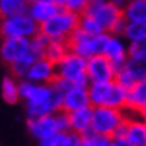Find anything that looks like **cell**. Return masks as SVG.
Here are the masks:
<instances>
[{
    "label": "cell",
    "instance_id": "6da1fadb",
    "mask_svg": "<svg viewBox=\"0 0 146 146\" xmlns=\"http://www.w3.org/2000/svg\"><path fill=\"white\" fill-rule=\"evenodd\" d=\"M19 100L25 104L27 119L55 115L61 110V94L52 85H39L23 79L19 81Z\"/></svg>",
    "mask_w": 146,
    "mask_h": 146
},
{
    "label": "cell",
    "instance_id": "7a4b0ae2",
    "mask_svg": "<svg viewBox=\"0 0 146 146\" xmlns=\"http://www.w3.org/2000/svg\"><path fill=\"white\" fill-rule=\"evenodd\" d=\"M88 98L91 108H110L124 110L127 102V91L115 81L96 82L88 85Z\"/></svg>",
    "mask_w": 146,
    "mask_h": 146
},
{
    "label": "cell",
    "instance_id": "3957f363",
    "mask_svg": "<svg viewBox=\"0 0 146 146\" xmlns=\"http://www.w3.org/2000/svg\"><path fill=\"white\" fill-rule=\"evenodd\" d=\"M78 18L79 15H75L66 9H60L49 21H46L39 27V31L45 35L49 40L67 42L70 35L78 27Z\"/></svg>",
    "mask_w": 146,
    "mask_h": 146
},
{
    "label": "cell",
    "instance_id": "277c9868",
    "mask_svg": "<svg viewBox=\"0 0 146 146\" xmlns=\"http://www.w3.org/2000/svg\"><path fill=\"white\" fill-rule=\"evenodd\" d=\"M57 78L70 82L73 87L88 88L90 81L87 78V60L73 52H69L58 64H55Z\"/></svg>",
    "mask_w": 146,
    "mask_h": 146
},
{
    "label": "cell",
    "instance_id": "5b68a950",
    "mask_svg": "<svg viewBox=\"0 0 146 146\" xmlns=\"http://www.w3.org/2000/svg\"><path fill=\"white\" fill-rule=\"evenodd\" d=\"M109 33H102L98 36H87L81 30H75L67 39L69 51L88 60L94 55H103V48Z\"/></svg>",
    "mask_w": 146,
    "mask_h": 146
},
{
    "label": "cell",
    "instance_id": "8992f818",
    "mask_svg": "<svg viewBox=\"0 0 146 146\" xmlns=\"http://www.w3.org/2000/svg\"><path fill=\"white\" fill-rule=\"evenodd\" d=\"M124 110L110 108H92L91 115V133L97 136L112 137L116 127L125 119Z\"/></svg>",
    "mask_w": 146,
    "mask_h": 146
},
{
    "label": "cell",
    "instance_id": "52a82bcc",
    "mask_svg": "<svg viewBox=\"0 0 146 146\" xmlns=\"http://www.w3.org/2000/svg\"><path fill=\"white\" fill-rule=\"evenodd\" d=\"M39 33V25L29 17V14H19L9 18H2L0 23V35L3 39L18 37L30 39Z\"/></svg>",
    "mask_w": 146,
    "mask_h": 146
},
{
    "label": "cell",
    "instance_id": "ba28073f",
    "mask_svg": "<svg viewBox=\"0 0 146 146\" xmlns=\"http://www.w3.org/2000/svg\"><path fill=\"white\" fill-rule=\"evenodd\" d=\"M84 14L94 18L104 33H110L113 25L122 18V9L115 6L110 0H97L88 3Z\"/></svg>",
    "mask_w": 146,
    "mask_h": 146
},
{
    "label": "cell",
    "instance_id": "9c48e42d",
    "mask_svg": "<svg viewBox=\"0 0 146 146\" xmlns=\"http://www.w3.org/2000/svg\"><path fill=\"white\" fill-rule=\"evenodd\" d=\"M30 54V40L29 39L8 37L0 43V58L11 67L12 64L18 63L19 60L25 58Z\"/></svg>",
    "mask_w": 146,
    "mask_h": 146
},
{
    "label": "cell",
    "instance_id": "30bf717a",
    "mask_svg": "<svg viewBox=\"0 0 146 146\" xmlns=\"http://www.w3.org/2000/svg\"><path fill=\"white\" fill-rule=\"evenodd\" d=\"M103 55L110 61L112 69L115 70V73L121 70L128 60L127 45L122 40V37L115 35H108V39H106V43L103 48Z\"/></svg>",
    "mask_w": 146,
    "mask_h": 146
},
{
    "label": "cell",
    "instance_id": "8fae6325",
    "mask_svg": "<svg viewBox=\"0 0 146 146\" xmlns=\"http://www.w3.org/2000/svg\"><path fill=\"white\" fill-rule=\"evenodd\" d=\"M87 78L90 84L113 81L115 70L104 55H94L87 60Z\"/></svg>",
    "mask_w": 146,
    "mask_h": 146
},
{
    "label": "cell",
    "instance_id": "7c38bea8",
    "mask_svg": "<svg viewBox=\"0 0 146 146\" xmlns=\"http://www.w3.org/2000/svg\"><path fill=\"white\" fill-rule=\"evenodd\" d=\"M55 78H57L55 64L49 63L46 58H37L36 61H33L30 69L25 73L24 81L39 85H51L55 81Z\"/></svg>",
    "mask_w": 146,
    "mask_h": 146
},
{
    "label": "cell",
    "instance_id": "4fadbf2b",
    "mask_svg": "<svg viewBox=\"0 0 146 146\" xmlns=\"http://www.w3.org/2000/svg\"><path fill=\"white\" fill-rule=\"evenodd\" d=\"M27 128L30 131V134L37 142L49 139L52 136H55L57 133H60L55 115H46L36 119H27Z\"/></svg>",
    "mask_w": 146,
    "mask_h": 146
},
{
    "label": "cell",
    "instance_id": "5bb4252c",
    "mask_svg": "<svg viewBox=\"0 0 146 146\" xmlns=\"http://www.w3.org/2000/svg\"><path fill=\"white\" fill-rule=\"evenodd\" d=\"M90 98H88V91L87 88H79V87H72L61 94V110L66 113L75 112L84 108H90Z\"/></svg>",
    "mask_w": 146,
    "mask_h": 146
},
{
    "label": "cell",
    "instance_id": "9a60e30c",
    "mask_svg": "<svg viewBox=\"0 0 146 146\" xmlns=\"http://www.w3.org/2000/svg\"><path fill=\"white\" fill-rule=\"evenodd\" d=\"M69 115V124H70V133H75L78 136H87L91 133V115L92 108H84L75 112H70Z\"/></svg>",
    "mask_w": 146,
    "mask_h": 146
},
{
    "label": "cell",
    "instance_id": "2e32d148",
    "mask_svg": "<svg viewBox=\"0 0 146 146\" xmlns=\"http://www.w3.org/2000/svg\"><path fill=\"white\" fill-rule=\"evenodd\" d=\"M58 11L60 8H57L52 2H36V3H29L27 14L40 27L42 24L49 21Z\"/></svg>",
    "mask_w": 146,
    "mask_h": 146
},
{
    "label": "cell",
    "instance_id": "e0dca14e",
    "mask_svg": "<svg viewBox=\"0 0 146 146\" xmlns=\"http://www.w3.org/2000/svg\"><path fill=\"white\" fill-rule=\"evenodd\" d=\"M145 108H146V78L136 82L133 85V88L127 91V102H125V109L134 112V113H137L139 110Z\"/></svg>",
    "mask_w": 146,
    "mask_h": 146
},
{
    "label": "cell",
    "instance_id": "ac0fdd59",
    "mask_svg": "<svg viewBox=\"0 0 146 146\" xmlns=\"http://www.w3.org/2000/svg\"><path fill=\"white\" fill-rule=\"evenodd\" d=\"M128 118L127 133H125V140L130 146H146V124H143L139 118Z\"/></svg>",
    "mask_w": 146,
    "mask_h": 146
},
{
    "label": "cell",
    "instance_id": "d6986e66",
    "mask_svg": "<svg viewBox=\"0 0 146 146\" xmlns=\"http://www.w3.org/2000/svg\"><path fill=\"white\" fill-rule=\"evenodd\" d=\"M122 17L127 23L146 24V2L145 0H130L122 9Z\"/></svg>",
    "mask_w": 146,
    "mask_h": 146
},
{
    "label": "cell",
    "instance_id": "ffe728a7",
    "mask_svg": "<svg viewBox=\"0 0 146 146\" xmlns=\"http://www.w3.org/2000/svg\"><path fill=\"white\" fill-rule=\"evenodd\" d=\"M2 98L8 104H17L19 102V81L14 76H5L2 85Z\"/></svg>",
    "mask_w": 146,
    "mask_h": 146
},
{
    "label": "cell",
    "instance_id": "44dd1931",
    "mask_svg": "<svg viewBox=\"0 0 146 146\" xmlns=\"http://www.w3.org/2000/svg\"><path fill=\"white\" fill-rule=\"evenodd\" d=\"M69 46L67 42H58V40H49L48 46L45 49L43 58H46L52 64H58L61 60L69 54Z\"/></svg>",
    "mask_w": 146,
    "mask_h": 146
},
{
    "label": "cell",
    "instance_id": "7402d4cb",
    "mask_svg": "<svg viewBox=\"0 0 146 146\" xmlns=\"http://www.w3.org/2000/svg\"><path fill=\"white\" fill-rule=\"evenodd\" d=\"M27 0H0V17L9 18L19 14H27Z\"/></svg>",
    "mask_w": 146,
    "mask_h": 146
},
{
    "label": "cell",
    "instance_id": "603a6c76",
    "mask_svg": "<svg viewBox=\"0 0 146 146\" xmlns=\"http://www.w3.org/2000/svg\"><path fill=\"white\" fill-rule=\"evenodd\" d=\"M78 30H81L84 35L87 36H98L102 35V33H104L102 30V27L97 24V21L92 17H90L88 14H82L79 15L78 18Z\"/></svg>",
    "mask_w": 146,
    "mask_h": 146
},
{
    "label": "cell",
    "instance_id": "cb8c5ba5",
    "mask_svg": "<svg viewBox=\"0 0 146 146\" xmlns=\"http://www.w3.org/2000/svg\"><path fill=\"white\" fill-rule=\"evenodd\" d=\"M127 57L133 61L146 63V39L137 42H130L127 45Z\"/></svg>",
    "mask_w": 146,
    "mask_h": 146
},
{
    "label": "cell",
    "instance_id": "d4e9b609",
    "mask_svg": "<svg viewBox=\"0 0 146 146\" xmlns=\"http://www.w3.org/2000/svg\"><path fill=\"white\" fill-rule=\"evenodd\" d=\"M48 43H49V39L39 31L35 37L30 39V54L35 58H43V54H45V49L48 46Z\"/></svg>",
    "mask_w": 146,
    "mask_h": 146
},
{
    "label": "cell",
    "instance_id": "484cf974",
    "mask_svg": "<svg viewBox=\"0 0 146 146\" xmlns=\"http://www.w3.org/2000/svg\"><path fill=\"white\" fill-rule=\"evenodd\" d=\"M124 37L130 42H137L146 39V24L139 23H127V27L124 31Z\"/></svg>",
    "mask_w": 146,
    "mask_h": 146
},
{
    "label": "cell",
    "instance_id": "4316f807",
    "mask_svg": "<svg viewBox=\"0 0 146 146\" xmlns=\"http://www.w3.org/2000/svg\"><path fill=\"white\" fill-rule=\"evenodd\" d=\"M37 58H35L31 54H29L25 58L19 60L18 63L12 64L11 66V72H12V76L14 78H19L23 81V79L25 78V73H27V70L30 69V66L33 64V61H36Z\"/></svg>",
    "mask_w": 146,
    "mask_h": 146
},
{
    "label": "cell",
    "instance_id": "83f0119b",
    "mask_svg": "<svg viewBox=\"0 0 146 146\" xmlns=\"http://www.w3.org/2000/svg\"><path fill=\"white\" fill-rule=\"evenodd\" d=\"M146 63H139V61H133V60H127V63H125V69H127L133 78L136 79V81H142V79L146 78Z\"/></svg>",
    "mask_w": 146,
    "mask_h": 146
},
{
    "label": "cell",
    "instance_id": "f1b7e54d",
    "mask_svg": "<svg viewBox=\"0 0 146 146\" xmlns=\"http://www.w3.org/2000/svg\"><path fill=\"white\" fill-rule=\"evenodd\" d=\"M87 6H88L87 0H64L63 9L69 11L75 15H82L87 9Z\"/></svg>",
    "mask_w": 146,
    "mask_h": 146
},
{
    "label": "cell",
    "instance_id": "f546056e",
    "mask_svg": "<svg viewBox=\"0 0 146 146\" xmlns=\"http://www.w3.org/2000/svg\"><path fill=\"white\" fill-rule=\"evenodd\" d=\"M88 140L90 146H109L110 145V137L106 136H97L94 133H88L87 136H82Z\"/></svg>",
    "mask_w": 146,
    "mask_h": 146
},
{
    "label": "cell",
    "instance_id": "4dcf8cb0",
    "mask_svg": "<svg viewBox=\"0 0 146 146\" xmlns=\"http://www.w3.org/2000/svg\"><path fill=\"white\" fill-rule=\"evenodd\" d=\"M57 119V125H58V131L60 133H70V124H69V115L66 112L60 110L55 113Z\"/></svg>",
    "mask_w": 146,
    "mask_h": 146
},
{
    "label": "cell",
    "instance_id": "1f68e13d",
    "mask_svg": "<svg viewBox=\"0 0 146 146\" xmlns=\"http://www.w3.org/2000/svg\"><path fill=\"white\" fill-rule=\"evenodd\" d=\"M63 137H64V133H57L55 136H52L49 139L40 140L39 142V146H61Z\"/></svg>",
    "mask_w": 146,
    "mask_h": 146
},
{
    "label": "cell",
    "instance_id": "d6a6232c",
    "mask_svg": "<svg viewBox=\"0 0 146 146\" xmlns=\"http://www.w3.org/2000/svg\"><path fill=\"white\" fill-rule=\"evenodd\" d=\"M81 142V136L75 134V133H64L61 146H78Z\"/></svg>",
    "mask_w": 146,
    "mask_h": 146
},
{
    "label": "cell",
    "instance_id": "836d02e7",
    "mask_svg": "<svg viewBox=\"0 0 146 146\" xmlns=\"http://www.w3.org/2000/svg\"><path fill=\"white\" fill-rule=\"evenodd\" d=\"M127 125H128V118L125 116V119L116 127L110 139H125V133H127Z\"/></svg>",
    "mask_w": 146,
    "mask_h": 146
},
{
    "label": "cell",
    "instance_id": "e575fe53",
    "mask_svg": "<svg viewBox=\"0 0 146 146\" xmlns=\"http://www.w3.org/2000/svg\"><path fill=\"white\" fill-rule=\"evenodd\" d=\"M125 27H127V21L124 19V17L119 19V21L113 25V29H112V31L109 33V35H115V36H124V31H125Z\"/></svg>",
    "mask_w": 146,
    "mask_h": 146
},
{
    "label": "cell",
    "instance_id": "d590c367",
    "mask_svg": "<svg viewBox=\"0 0 146 146\" xmlns=\"http://www.w3.org/2000/svg\"><path fill=\"white\" fill-rule=\"evenodd\" d=\"M109 146H130V143L125 139H110Z\"/></svg>",
    "mask_w": 146,
    "mask_h": 146
},
{
    "label": "cell",
    "instance_id": "8d00e7d4",
    "mask_svg": "<svg viewBox=\"0 0 146 146\" xmlns=\"http://www.w3.org/2000/svg\"><path fill=\"white\" fill-rule=\"evenodd\" d=\"M137 118L140 119V121L143 122V124H146V108L145 109H142V110H139L137 112Z\"/></svg>",
    "mask_w": 146,
    "mask_h": 146
},
{
    "label": "cell",
    "instance_id": "74e56055",
    "mask_svg": "<svg viewBox=\"0 0 146 146\" xmlns=\"http://www.w3.org/2000/svg\"><path fill=\"white\" fill-rule=\"evenodd\" d=\"M52 3H54L57 8H60V9H63V6H64V0H51Z\"/></svg>",
    "mask_w": 146,
    "mask_h": 146
},
{
    "label": "cell",
    "instance_id": "f35d334b",
    "mask_svg": "<svg viewBox=\"0 0 146 146\" xmlns=\"http://www.w3.org/2000/svg\"><path fill=\"white\" fill-rule=\"evenodd\" d=\"M78 146H90V143H88V140L85 137H81V142H79Z\"/></svg>",
    "mask_w": 146,
    "mask_h": 146
},
{
    "label": "cell",
    "instance_id": "ab89813d",
    "mask_svg": "<svg viewBox=\"0 0 146 146\" xmlns=\"http://www.w3.org/2000/svg\"><path fill=\"white\" fill-rule=\"evenodd\" d=\"M88 3H92V2H97V0H87Z\"/></svg>",
    "mask_w": 146,
    "mask_h": 146
},
{
    "label": "cell",
    "instance_id": "60d3db41",
    "mask_svg": "<svg viewBox=\"0 0 146 146\" xmlns=\"http://www.w3.org/2000/svg\"><path fill=\"white\" fill-rule=\"evenodd\" d=\"M145 2H146V0H145Z\"/></svg>",
    "mask_w": 146,
    "mask_h": 146
},
{
    "label": "cell",
    "instance_id": "b9f144b4",
    "mask_svg": "<svg viewBox=\"0 0 146 146\" xmlns=\"http://www.w3.org/2000/svg\"><path fill=\"white\" fill-rule=\"evenodd\" d=\"M145 66H146V64H145Z\"/></svg>",
    "mask_w": 146,
    "mask_h": 146
}]
</instances>
